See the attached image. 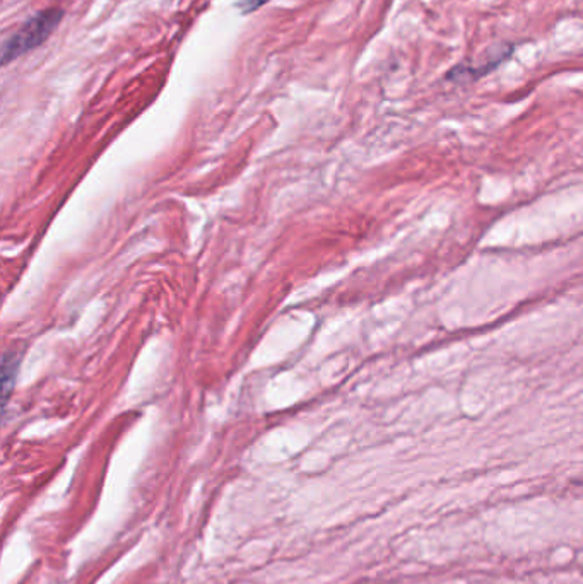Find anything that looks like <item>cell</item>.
<instances>
[{
	"label": "cell",
	"mask_w": 583,
	"mask_h": 584,
	"mask_svg": "<svg viewBox=\"0 0 583 584\" xmlns=\"http://www.w3.org/2000/svg\"><path fill=\"white\" fill-rule=\"evenodd\" d=\"M64 18V12L60 9H48L38 12L36 16L24 23L21 30L16 31L11 38H7L2 45V64L7 65L12 60L18 59L24 53L31 52L47 41L55 28Z\"/></svg>",
	"instance_id": "1"
},
{
	"label": "cell",
	"mask_w": 583,
	"mask_h": 584,
	"mask_svg": "<svg viewBox=\"0 0 583 584\" xmlns=\"http://www.w3.org/2000/svg\"><path fill=\"white\" fill-rule=\"evenodd\" d=\"M269 0H242L238 7L242 9L243 14H250V12L257 11L260 7L265 6Z\"/></svg>",
	"instance_id": "2"
}]
</instances>
